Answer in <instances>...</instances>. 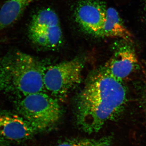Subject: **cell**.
I'll list each match as a JSON object with an SVG mask.
<instances>
[{"label":"cell","mask_w":146,"mask_h":146,"mask_svg":"<svg viewBox=\"0 0 146 146\" xmlns=\"http://www.w3.org/2000/svg\"><path fill=\"white\" fill-rule=\"evenodd\" d=\"M4 61H1L0 60V72H1V70L2 68L3 65Z\"/></svg>","instance_id":"obj_13"},{"label":"cell","mask_w":146,"mask_h":146,"mask_svg":"<svg viewBox=\"0 0 146 146\" xmlns=\"http://www.w3.org/2000/svg\"><path fill=\"white\" fill-rule=\"evenodd\" d=\"M145 16L146 18V0H145Z\"/></svg>","instance_id":"obj_14"},{"label":"cell","mask_w":146,"mask_h":146,"mask_svg":"<svg viewBox=\"0 0 146 146\" xmlns=\"http://www.w3.org/2000/svg\"><path fill=\"white\" fill-rule=\"evenodd\" d=\"M45 67L32 56L16 52L4 60L0 72V88L9 86L21 97L45 92Z\"/></svg>","instance_id":"obj_2"},{"label":"cell","mask_w":146,"mask_h":146,"mask_svg":"<svg viewBox=\"0 0 146 146\" xmlns=\"http://www.w3.org/2000/svg\"><path fill=\"white\" fill-rule=\"evenodd\" d=\"M84 67L83 60L77 57L46 67L45 90L58 101L64 99L81 82Z\"/></svg>","instance_id":"obj_4"},{"label":"cell","mask_w":146,"mask_h":146,"mask_svg":"<svg viewBox=\"0 0 146 146\" xmlns=\"http://www.w3.org/2000/svg\"><path fill=\"white\" fill-rule=\"evenodd\" d=\"M60 25L58 16L50 9L40 10L33 17L29 31H37Z\"/></svg>","instance_id":"obj_11"},{"label":"cell","mask_w":146,"mask_h":146,"mask_svg":"<svg viewBox=\"0 0 146 146\" xmlns=\"http://www.w3.org/2000/svg\"><path fill=\"white\" fill-rule=\"evenodd\" d=\"M121 81L102 68L92 74L76 101V121L84 132H98L123 107L126 91Z\"/></svg>","instance_id":"obj_1"},{"label":"cell","mask_w":146,"mask_h":146,"mask_svg":"<svg viewBox=\"0 0 146 146\" xmlns=\"http://www.w3.org/2000/svg\"><path fill=\"white\" fill-rule=\"evenodd\" d=\"M30 38L35 44L53 48L60 46L63 41L60 25L37 31H29Z\"/></svg>","instance_id":"obj_10"},{"label":"cell","mask_w":146,"mask_h":146,"mask_svg":"<svg viewBox=\"0 0 146 146\" xmlns=\"http://www.w3.org/2000/svg\"><path fill=\"white\" fill-rule=\"evenodd\" d=\"M138 60L135 52L129 46H123L115 52L103 68L109 75L121 81L136 68Z\"/></svg>","instance_id":"obj_7"},{"label":"cell","mask_w":146,"mask_h":146,"mask_svg":"<svg viewBox=\"0 0 146 146\" xmlns=\"http://www.w3.org/2000/svg\"><path fill=\"white\" fill-rule=\"evenodd\" d=\"M16 107L21 117L36 132L54 126L63 115L58 100L45 92L22 97L16 103Z\"/></svg>","instance_id":"obj_3"},{"label":"cell","mask_w":146,"mask_h":146,"mask_svg":"<svg viewBox=\"0 0 146 146\" xmlns=\"http://www.w3.org/2000/svg\"><path fill=\"white\" fill-rule=\"evenodd\" d=\"M36 131L21 115L0 113V141L21 142L29 139Z\"/></svg>","instance_id":"obj_6"},{"label":"cell","mask_w":146,"mask_h":146,"mask_svg":"<svg viewBox=\"0 0 146 146\" xmlns=\"http://www.w3.org/2000/svg\"><path fill=\"white\" fill-rule=\"evenodd\" d=\"M56 146H115L110 137L98 139L78 138L64 141Z\"/></svg>","instance_id":"obj_12"},{"label":"cell","mask_w":146,"mask_h":146,"mask_svg":"<svg viewBox=\"0 0 146 146\" xmlns=\"http://www.w3.org/2000/svg\"><path fill=\"white\" fill-rule=\"evenodd\" d=\"M35 0H8L0 9V30L16 23L27 7Z\"/></svg>","instance_id":"obj_9"},{"label":"cell","mask_w":146,"mask_h":146,"mask_svg":"<svg viewBox=\"0 0 146 146\" xmlns=\"http://www.w3.org/2000/svg\"><path fill=\"white\" fill-rule=\"evenodd\" d=\"M106 10L104 3L99 0H83L76 8V21L84 31L100 36Z\"/></svg>","instance_id":"obj_5"},{"label":"cell","mask_w":146,"mask_h":146,"mask_svg":"<svg viewBox=\"0 0 146 146\" xmlns=\"http://www.w3.org/2000/svg\"><path fill=\"white\" fill-rule=\"evenodd\" d=\"M100 36L119 38L128 42L132 40V35L125 26L118 11L112 7L107 8Z\"/></svg>","instance_id":"obj_8"}]
</instances>
